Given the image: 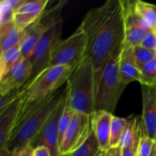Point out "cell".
<instances>
[{
    "label": "cell",
    "mask_w": 156,
    "mask_h": 156,
    "mask_svg": "<svg viewBox=\"0 0 156 156\" xmlns=\"http://www.w3.org/2000/svg\"><path fill=\"white\" fill-rule=\"evenodd\" d=\"M88 37L86 56L91 59L97 85L104 66L124 42L121 0H108L90 9L80 24Z\"/></svg>",
    "instance_id": "obj_1"
},
{
    "label": "cell",
    "mask_w": 156,
    "mask_h": 156,
    "mask_svg": "<svg viewBox=\"0 0 156 156\" xmlns=\"http://www.w3.org/2000/svg\"><path fill=\"white\" fill-rule=\"evenodd\" d=\"M66 97V85L48 97L22 105L21 103L15 127L7 146L10 150L24 147L31 143L57 105Z\"/></svg>",
    "instance_id": "obj_2"
},
{
    "label": "cell",
    "mask_w": 156,
    "mask_h": 156,
    "mask_svg": "<svg viewBox=\"0 0 156 156\" xmlns=\"http://www.w3.org/2000/svg\"><path fill=\"white\" fill-rule=\"evenodd\" d=\"M66 85L67 102L73 111L90 116L95 112V75L88 56L72 70Z\"/></svg>",
    "instance_id": "obj_3"
},
{
    "label": "cell",
    "mask_w": 156,
    "mask_h": 156,
    "mask_svg": "<svg viewBox=\"0 0 156 156\" xmlns=\"http://www.w3.org/2000/svg\"><path fill=\"white\" fill-rule=\"evenodd\" d=\"M123 45L117 47L111 55L96 85V111H105L114 114L126 88L120 74V56Z\"/></svg>",
    "instance_id": "obj_4"
},
{
    "label": "cell",
    "mask_w": 156,
    "mask_h": 156,
    "mask_svg": "<svg viewBox=\"0 0 156 156\" xmlns=\"http://www.w3.org/2000/svg\"><path fill=\"white\" fill-rule=\"evenodd\" d=\"M72 69L66 66H50L41 71L21 91L22 105L42 100L66 84Z\"/></svg>",
    "instance_id": "obj_5"
},
{
    "label": "cell",
    "mask_w": 156,
    "mask_h": 156,
    "mask_svg": "<svg viewBox=\"0 0 156 156\" xmlns=\"http://www.w3.org/2000/svg\"><path fill=\"white\" fill-rule=\"evenodd\" d=\"M88 37L79 26L66 39H61L55 47L50 66H66L73 69L86 56Z\"/></svg>",
    "instance_id": "obj_6"
},
{
    "label": "cell",
    "mask_w": 156,
    "mask_h": 156,
    "mask_svg": "<svg viewBox=\"0 0 156 156\" xmlns=\"http://www.w3.org/2000/svg\"><path fill=\"white\" fill-rule=\"evenodd\" d=\"M66 1H59L55 5L45 10L43 15L32 24L24 30V36L20 44L21 55L28 59L32 54L41 37L53 25L61 21V11Z\"/></svg>",
    "instance_id": "obj_7"
},
{
    "label": "cell",
    "mask_w": 156,
    "mask_h": 156,
    "mask_svg": "<svg viewBox=\"0 0 156 156\" xmlns=\"http://www.w3.org/2000/svg\"><path fill=\"white\" fill-rule=\"evenodd\" d=\"M62 28V20H61L50 27L37 43L33 53L28 58L32 66V75L27 83L33 80L41 71L50 66L55 47L61 40Z\"/></svg>",
    "instance_id": "obj_8"
},
{
    "label": "cell",
    "mask_w": 156,
    "mask_h": 156,
    "mask_svg": "<svg viewBox=\"0 0 156 156\" xmlns=\"http://www.w3.org/2000/svg\"><path fill=\"white\" fill-rule=\"evenodd\" d=\"M92 132L91 117L75 111L59 143V155H70L86 142Z\"/></svg>",
    "instance_id": "obj_9"
},
{
    "label": "cell",
    "mask_w": 156,
    "mask_h": 156,
    "mask_svg": "<svg viewBox=\"0 0 156 156\" xmlns=\"http://www.w3.org/2000/svg\"><path fill=\"white\" fill-rule=\"evenodd\" d=\"M66 103V97L53 110L43 127L30 143L33 149L39 146H45L50 149L52 156H60L59 153V123Z\"/></svg>",
    "instance_id": "obj_10"
},
{
    "label": "cell",
    "mask_w": 156,
    "mask_h": 156,
    "mask_svg": "<svg viewBox=\"0 0 156 156\" xmlns=\"http://www.w3.org/2000/svg\"><path fill=\"white\" fill-rule=\"evenodd\" d=\"M124 23V44L131 47L140 46L146 30L152 29L137 14L134 1H122Z\"/></svg>",
    "instance_id": "obj_11"
},
{
    "label": "cell",
    "mask_w": 156,
    "mask_h": 156,
    "mask_svg": "<svg viewBox=\"0 0 156 156\" xmlns=\"http://www.w3.org/2000/svg\"><path fill=\"white\" fill-rule=\"evenodd\" d=\"M32 75V66L30 60L22 57L0 79V94L5 95L15 89H22L30 80Z\"/></svg>",
    "instance_id": "obj_12"
},
{
    "label": "cell",
    "mask_w": 156,
    "mask_h": 156,
    "mask_svg": "<svg viewBox=\"0 0 156 156\" xmlns=\"http://www.w3.org/2000/svg\"><path fill=\"white\" fill-rule=\"evenodd\" d=\"M143 114L141 116L146 136H156V85H141Z\"/></svg>",
    "instance_id": "obj_13"
},
{
    "label": "cell",
    "mask_w": 156,
    "mask_h": 156,
    "mask_svg": "<svg viewBox=\"0 0 156 156\" xmlns=\"http://www.w3.org/2000/svg\"><path fill=\"white\" fill-rule=\"evenodd\" d=\"M48 0H25L14 13L13 21L17 28L24 30L34 23L46 10Z\"/></svg>",
    "instance_id": "obj_14"
},
{
    "label": "cell",
    "mask_w": 156,
    "mask_h": 156,
    "mask_svg": "<svg viewBox=\"0 0 156 156\" xmlns=\"http://www.w3.org/2000/svg\"><path fill=\"white\" fill-rule=\"evenodd\" d=\"M114 114L105 111H96L91 117V129L102 152H107L110 147L111 126Z\"/></svg>",
    "instance_id": "obj_15"
},
{
    "label": "cell",
    "mask_w": 156,
    "mask_h": 156,
    "mask_svg": "<svg viewBox=\"0 0 156 156\" xmlns=\"http://www.w3.org/2000/svg\"><path fill=\"white\" fill-rule=\"evenodd\" d=\"M120 74L122 82L127 86L133 82L142 83V73L133 55V47L123 43L120 56Z\"/></svg>",
    "instance_id": "obj_16"
},
{
    "label": "cell",
    "mask_w": 156,
    "mask_h": 156,
    "mask_svg": "<svg viewBox=\"0 0 156 156\" xmlns=\"http://www.w3.org/2000/svg\"><path fill=\"white\" fill-rule=\"evenodd\" d=\"M21 105V98L0 111V148L6 146L15 127Z\"/></svg>",
    "instance_id": "obj_17"
},
{
    "label": "cell",
    "mask_w": 156,
    "mask_h": 156,
    "mask_svg": "<svg viewBox=\"0 0 156 156\" xmlns=\"http://www.w3.org/2000/svg\"><path fill=\"white\" fill-rule=\"evenodd\" d=\"M127 123L122 135L119 147L121 149L138 148L142 134L144 132L141 117L131 115L127 117Z\"/></svg>",
    "instance_id": "obj_18"
},
{
    "label": "cell",
    "mask_w": 156,
    "mask_h": 156,
    "mask_svg": "<svg viewBox=\"0 0 156 156\" xmlns=\"http://www.w3.org/2000/svg\"><path fill=\"white\" fill-rule=\"evenodd\" d=\"M24 36V30L17 28L14 21L0 25V53L19 45Z\"/></svg>",
    "instance_id": "obj_19"
},
{
    "label": "cell",
    "mask_w": 156,
    "mask_h": 156,
    "mask_svg": "<svg viewBox=\"0 0 156 156\" xmlns=\"http://www.w3.org/2000/svg\"><path fill=\"white\" fill-rule=\"evenodd\" d=\"M22 57L19 45L8 49L0 53V79L5 76L8 72Z\"/></svg>",
    "instance_id": "obj_20"
},
{
    "label": "cell",
    "mask_w": 156,
    "mask_h": 156,
    "mask_svg": "<svg viewBox=\"0 0 156 156\" xmlns=\"http://www.w3.org/2000/svg\"><path fill=\"white\" fill-rule=\"evenodd\" d=\"M134 9L150 28L156 30V11L153 4L137 0L134 1Z\"/></svg>",
    "instance_id": "obj_21"
},
{
    "label": "cell",
    "mask_w": 156,
    "mask_h": 156,
    "mask_svg": "<svg viewBox=\"0 0 156 156\" xmlns=\"http://www.w3.org/2000/svg\"><path fill=\"white\" fill-rule=\"evenodd\" d=\"M106 152H102L93 132L80 148L70 154V156H105Z\"/></svg>",
    "instance_id": "obj_22"
},
{
    "label": "cell",
    "mask_w": 156,
    "mask_h": 156,
    "mask_svg": "<svg viewBox=\"0 0 156 156\" xmlns=\"http://www.w3.org/2000/svg\"><path fill=\"white\" fill-rule=\"evenodd\" d=\"M127 123V119L113 116L111 126V136H110V147L111 149L118 148L120 140Z\"/></svg>",
    "instance_id": "obj_23"
},
{
    "label": "cell",
    "mask_w": 156,
    "mask_h": 156,
    "mask_svg": "<svg viewBox=\"0 0 156 156\" xmlns=\"http://www.w3.org/2000/svg\"><path fill=\"white\" fill-rule=\"evenodd\" d=\"M140 69L142 73L141 85H156V57Z\"/></svg>",
    "instance_id": "obj_24"
},
{
    "label": "cell",
    "mask_w": 156,
    "mask_h": 156,
    "mask_svg": "<svg viewBox=\"0 0 156 156\" xmlns=\"http://www.w3.org/2000/svg\"><path fill=\"white\" fill-rule=\"evenodd\" d=\"M155 155V140L149 138L144 132L142 134L137 148L136 156H154Z\"/></svg>",
    "instance_id": "obj_25"
},
{
    "label": "cell",
    "mask_w": 156,
    "mask_h": 156,
    "mask_svg": "<svg viewBox=\"0 0 156 156\" xmlns=\"http://www.w3.org/2000/svg\"><path fill=\"white\" fill-rule=\"evenodd\" d=\"M133 55L136 62L140 68L156 57L154 50L146 49L140 45L133 47Z\"/></svg>",
    "instance_id": "obj_26"
},
{
    "label": "cell",
    "mask_w": 156,
    "mask_h": 156,
    "mask_svg": "<svg viewBox=\"0 0 156 156\" xmlns=\"http://www.w3.org/2000/svg\"><path fill=\"white\" fill-rule=\"evenodd\" d=\"M74 112L75 111H73V110L70 108L68 102H67V99H66V103L63 112H62L60 119H59V143H60L61 140H62V136H63L64 133H65L67 128H68L69 125L72 117H73Z\"/></svg>",
    "instance_id": "obj_27"
},
{
    "label": "cell",
    "mask_w": 156,
    "mask_h": 156,
    "mask_svg": "<svg viewBox=\"0 0 156 156\" xmlns=\"http://www.w3.org/2000/svg\"><path fill=\"white\" fill-rule=\"evenodd\" d=\"M15 10L11 5L10 0H2L0 2V25L13 21Z\"/></svg>",
    "instance_id": "obj_28"
},
{
    "label": "cell",
    "mask_w": 156,
    "mask_h": 156,
    "mask_svg": "<svg viewBox=\"0 0 156 156\" xmlns=\"http://www.w3.org/2000/svg\"><path fill=\"white\" fill-rule=\"evenodd\" d=\"M21 89H15L5 95L1 96V101H0V111L4 110L14 101L18 100L21 98Z\"/></svg>",
    "instance_id": "obj_29"
},
{
    "label": "cell",
    "mask_w": 156,
    "mask_h": 156,
    "mask_svg": "<svg viewBox=\"0 0 156 156\" xmlns=\"http://www.w3.org/2000/svg\"><path fill=\"white\" fill-rule=\"evenodd\" d=\"M156 41V30L149 29L144 34L140 46L149 50H154Z\"/></svg>",
    "instance_id": "obj_30"
},
{
    "label": "cell",
    "mask_w": 156,
    "mask_h": 156,
    "mask_svg": "<svg viewBox=\"0 0 156 156\" xmlns=\"http://www.w3.org/2000/svg\"><path fill=\"white\" fill-rule=\"evenodd\" d=\"M31 156H52L50 149L45 146H39L34 148Z\"/></svg>",
    "instance_id": "obj_31"
},
{
    "label": "cell",
    "mask_w": 156,
    "mask_h": 156,
    "mask_svg": "<svg viewBox=\"0 0 156 156\" xmlns=\"http://www.w3.org/2000/svg\"><path fill=\"white\" fill-rule=\"evenodd\" d=\"M33 148L30 146V145H27L24 147L19 149H15V156H31L32 152H33Z\"/></svg>",
    "instance_id": "obj_32"
},
{
    "label": "cell",
    "mask_w": 156,
    "mask_h": 156,
    "mask_svg": "<svg viewBox=\"0 0 156 156\" xmlns=\"http://www.w3.org/2000/svg\"><path fill=\"white\" fill-rule=\"evenodd\" d=\"M137 148L121 149V156H136Z\"/></svg>",
    "instance_id": "obj_33"
},
{
    "label": "cell",
    "mask_w": 156,
    "mask_h": 156,
    "mask_svg": "<svg viewBox=\"0 0 156 156\" xmlns=\"http://www.w3.org/2000/svg\"><path fill=\"white\" fill-rule=\"evenodd\" d=\"M0 156H15V152L10 150L7 146L0 148Z\"/></svg>",
    "instance_id": "obj_34"
},
{
    "label": "cell",
    "mask_w": 156,
    "mask_h": 156,
    "mask_svg": "<svg viewBox=\"0 0 156 156\" xmlns=\"http://www.w3.org/2000/svg\"><path fill=\"white\" fill-rule=\"evenodd\" d=\"M105 156H121V149L118 147L109 149Z\"/></svg>",
    "instance_id": "obj_35"
},
{
    "label": "cell",
    "mask_w": 156,
    "mask_h": 156,
    "mask_svg": "<svg viewBox=\"0 0 156 156\" xmlns=\"http://www.w3.org/2000/svg\"><path fill=\"white\" fill-rule=\"evenodd\" d=\"M154 140H155V155H154V156H156V136L154 139Z\"/></svg>",
    "instance_id": "obj_36"
},
{
    "label": "cell",
    "mask_w": 156,
    "mask_h": 156,
    "mask_svg": "<svg viewBox=\"0 0 156 156\" xmlns=\"http://www.w3.org/2000/svg\"><path fill=\"white\" fill-rule=\"evenodd\" d=\"M154 52H155V55H156V41H155V47H154Z\"/></svg>",
    "instance_id": "obj_37"
},
{
    "label": "cell",
    "mask_w": 156,
    "mask_h": 156,
    "mask_svg": "<svg viewBox=\"0 0 156 156\" xmlns=\"http://www.w3.org/2000/svg\"><path fill=\"white\" fill-rule=\"evenodd\" d=\"M154 8H155V11H156V5H154Z\"/></svg>",
    "instance_id": "obj_38"
},
{
    "label": "cell",
    "mask_w": 156,
    "mask_h": 156,
    "mask_svg": "<svg viewBox=\"0 0 156 156\" xmlns=\"http://www.w3.org/2000/svg\"><path fill=\"white\" fill-rule=\"evenodd\" d=\"M60 156H70V155H60Z\"/></svg>",
    "instance_id": "obj_39"
}]
</instances>
